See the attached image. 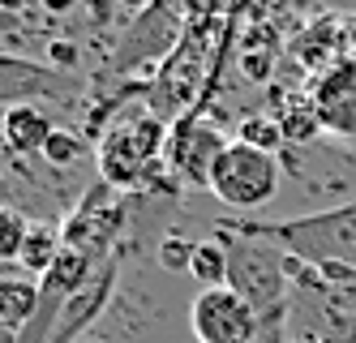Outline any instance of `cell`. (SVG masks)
Segmentation results:
<instances>
[{"label":"cell","instance_id":"cell-1","mask_svg":"<svg viewBox=\"0 0 356 343\" xmlns=\"http://www.w3.org/2000/svg\"><path fill=\"white\" fill-rule=\"evenodd\" d=\"M215 232H232V236H245V241H266L314 271H356V202L335 206V210H318V215L284 219V223L223 219V223H215Z\"/></svg>","mask_w":356,"mask_h":343},{"label":"cell","instance_id":"cell-2","mask_svg":"<svg viewBox=\"0 0 356 343\" xmlns=\"http://www.w3.org/2000/svg\"><path fill=\"white\" fill-rule=\"evenodd\" d=\"M215 17H219L215 9H185V35H181V43H176V51L159 65V77L146 86V112H155L159 120L189 116V103L197 99L202 82L211 77L215 31H207V26Z\"/></svg>","mask_w":356,"mask_h":343},{"label":"cell","instance_id":"cell-3","mask_svg":"<svg viewBox=\"0 0 356 343\" xmlns=\"http://www.w3.org/2000/svg\"><path fill=\"white\" fill-rule=\"evenodd\" d=\"M163 146H168V120L155 112H138L129 120L112 125L104 142H99V180H108L112 189H142V184L163 172Z\"/></svg>","mask_w":356,"mask_h":343},{"label":"cell","instance_id":"cell-4","mask_svg":"<svg viewBox=\"0 0 356 343\" xmlns=\"http://www.w3.org/2000/svg\"><path fill=\"white\" fill-rule=\"evenodd\" d=\"M227 249V287L245 296L258 313L284 309L292 296V275H288V253L266 241H245L232 232H215Z\"/></svg>","mask_w":356,"mask_h":343},{"label":"cell","instance_id":"cell-5","mask_svg":"<svg viewBox=\"0 0 356 343\" xmlns=\"http://www.w3.org/2000/svg\"><path fill=\"white\" fill-rule=\"evenodd\" d=\"M211 193L227 210H262L279 193V159L253 150V146L232 142L223 150V159L215 163Z\"/></svg>","mask_w":356,"mask_h":343},{"label":"cell","instance_id":"cell-6","mask_svg":"<svg viewBox=\"0 0 356 343\" xmlns=\"http://www.w3.org/2000/svg\"><path fill=\"white\" fill-rule=\"evenodd\" d=\"M185 35V9L176 5H150V9H138L129 31H124L116 56H112V73H134L142 65H163L176 43Z\"/></svg>","mask_w":356,"mask_h":343},{"label":"cell","instance_id":"cell-7","mask_svg":"<svg viewBox=\"0 0 356 343\" xmlns=\"http://www.w3.org/2000/svg\"><path fill=\"white\" fill-rule=\"evenodd\" d=\"M262 313L232 287H202L189 301V330L197 343H253Z\"/></svg>","mask_w":356,"mask_h":343},{"label":"cell","instance_id":"cell-8","mask_svg":"<svg viewBox=\"0 0 356 343\" xmlns=\"http://www.w3.org/2000/svg\"><path fill=\"white\" fill-rule=\"evenodd\" d=\"M232 146L211 120H197L193 112L181 116L168 129V146H163V163L181 176L185 184H197V189H211L215 163L223 159V150Z\"/></svg>","mask_w":356,"mask_h":343},{"label":"cell","instance_id":"cell-9","mask_svg":"<svg viewBox=\"0 0 356 343\" xmlns=\"http://www.w3.org/2000/svg\"><path fill=\"white\" fill-rule=\"evenodd\" d=\"M309 99H314V108L322 116V129L330 138L356 142V56H343L322 77H314Z\"/></svg>","mask_w":356,"mask_h":343},{"label":"cell","instance_id":"cell-10","mask_svg":"<svg viewBox=\"0 0 356 343\" xmlns=\"http://www.w3.org/2000/svg\"><path fill=\"white\" fill-rule=\"evenodd\" d=\"M116 266H120V249H116L112 257H104V266L95 271V279H90L82 292L65 305L52 343H86L90 322L99 318V313H104V305H108V296H112V287H116Z\"/></svg>","mask_w":356,"mask_h":343},{"label":"cell","instance_id":"cell-11","mask_svg":"<svg viewBox=\"0 0 356 343\" xmlns=\"http://www.w3.org/2000/svg\"><path fill=\"white\" fill-rule=\"evenodd\" d=\"M292 56L309 69V73H326L330 65H339L348 56V43H343V17H330L318 13L309 26H300L296 39H292Z\"/></svg>","mask_w":356,"mask_h":343},{"label":"cell","instance_id":"cell-12","mask_svg":"<svg viewBox=\"0 0 356 343\" xmlns=\"http://www.w3.org/2000/svg\"><path fill=\"white\" fill-rule=\"evenodd\" d=\"M0 125H5V146L13 154H22V159H26V154H43L47 138L56 134V120L39 99H13Z\"/></svg>","mask_w":356,"mask_h":343},{"label":"cell","instance_id":"cell-13","mask_svg":"<svg viewBox=\"0 0 356 343\" xmlns=\"http://www.w3.org/2000/svg\"><path fill=\"white\" fill-rule=\"evenodd\" d=\"M39 309V279H13V275H0V326L17 330L35 318Z\"/></svg>","mask_w":356,"mask_h":343},{"label":"cell","instance_id":"cell-14","mask_svg":"<svg viewBox=\"0 0 356 343\" xmlns=\"http://www.w3.org/2000/svg\"><path fill=\"white\" fill-rule=\"evenodd\" d=\"M60 249H65V236H60V228H52V223H35V228H31V236H26V245H22L17 266L26 271V275H35V279H43L47 271L56 266Z\"/></svg>","mask_w":356,"mask_h":343},{"label":"cell","instance_id":"cell-15","mask_svg":"<svg viewBox=\"0 0 356 343\" xmlns=\"http://www.w3.org/2000/svg\"><path fill=\"white\" fill-rule=\"evenodd\" d=\"M279 129H284V142H300V146H309L318 142L326 129H322V116L314 108V99H288L284 95V108H279Z\"/></svg>","mask_w":356,"mask_h":343},{"label":"cell","instance_id":"cell-16","mask_svg":"<svg viewBox=\"0 0 356 343\" xmlns=\"http://www.w3.org/2000/svg\"><path fill=\"white\" fill-rule=\"evenodd\" d=\"M189 275L202 287H227V249H223V241H197Z\"/></svg>","mask_w":356,"mask_h":343},{"label":"cell","instance_id":"cell-17","mask_svg":"<svg viewBox=\"0 0 356 343\" xmlns=\"http://www.w3.org/2000/svg\"><path fill=\"white\" fill-rule=\"evenodd\" d=\"M241 146H253V150H262V154H275L279 146H284V129H279L275 116H245L236 125V138Z\"/></svg>","mask_w":356,"mask_h":343},{"label":"cell","instance_id":"cell-18","mask_svg":"<svg viewBox=\"0 0 356 343\" xmlns=\"http://www.w3.org/2000/svg\"><path fill=\"white\" fill-rule=\"evenodd\" d=\"M31 219L22 215L17 206H0V262H17L22 257V245L31 236Z\"/></svg>","mask_w":356,"mask_h":343},{"label":"cell","instance_id":"cell-19","mask_svg":"<svg viewBox=\"0 0 356 343\" xmlns=\"http://www.w3.org/2000/svg\"><path fill=\"white\" fill-rule=\"evenodd\" d=\"M82 154H86V138L73 134V129H65V125H56V134L47 138V146H43V159L52 168H73Z\"/></svg>","mask_w":356,"mask_h":343},{"label":"cell","instance_id":"cell-20","mask_svg":"<svg viewBox=\"0 0 356 343\" xmlns=\"http://www.w3.org/2000/svg\"><path fill=\"white\" fill-rule=\"evenodd\" d=\"M159 266L168 275H189V266H193V241L163 236V241H159Z\"/></svg>","mask_w":356,"mask_h":343},{"label":"cell","instance_id":"cell-21","mask_svg":"<svg viewBox=\"0 0 356 343\" xmlns=\"http://www.w3.org/2000/svg\"><path fill=\"white\" fill-rule=\"evenodd\" d=\"M47 56H52V65H56V69H78L82 47L73 43V39H52V43H47Z\"/></svg>","mask_w":356,"mask_h":343},{"label":"cell","instance_id":"cell-22","mask_svg":"<svg viewBox=\"0 0 356 343\" xmlns=\"http://www.w3.org/2000/svg\"><path fill=\"white\" fill-rule=\"evenodd\" d=\"M343 43H348V56H356V13L343 17Z\"/></svg>","mask_w":356,"mask_h":343},{"label":"cell","instance_id":"cell-23","mask_svg":"<svg viewBox=\"0 0 356 343\" xmlns=\"http://www.w3.org/2000/svg\"><path fill=\"white\" fill-rule=\"evenodd\" d=\"M90 343H95V339H90Z\"/></svg>","mask_w":356,"mask_h":343}]
</instances>
